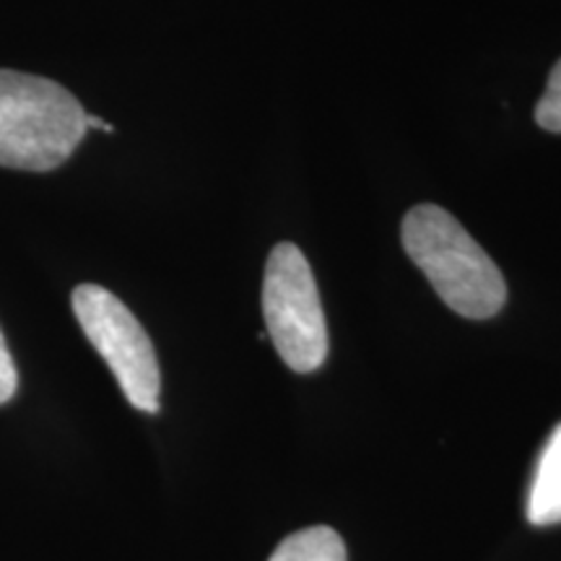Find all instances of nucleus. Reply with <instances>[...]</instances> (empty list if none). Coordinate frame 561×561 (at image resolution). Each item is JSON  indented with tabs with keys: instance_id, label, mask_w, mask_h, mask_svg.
I'll list each match as a JSON object with an SVG mask.
<instances>
[{
	"instance_id": "f257e3e1",
	"label": "nucleus",
	"mask_w": 561,
	"mask_h": 561,
	"mask_svg": "<svg viewBox=\"0 0 561 561\" xmlns=\"http://www.w3.org/2000/svg\"><path fill=\"white\" fill-rule=\"evenodd\" d=\"M403 248L437 297L468 320H489L507 301L502 271L450 210L421 203L403 219Z\"/></svg>"
},
{
	"instance_id": "f03ea898",
	"label": "nucleus",
	"mask_w": 561,
	"mask_h": 561,
	"mask_svg": "<svg viewBox=\"0 0 561 561\" xmlns=\"http://www.w3.org/2000/svg\"><path fill=\"white\" fill-rule=\"evenodd\" d=\"M87 136V112L60 83L0 70V167L50 172Z\"/></svg>"
},
{
	"instance_id": "7ed1b4c3",
	"label": "nucleus",
	"mask_w": 561,
	"mask_h": 561,
	"mask_svg": "<svg viewBox=\"0 0 561 561\" xmlns=\"http://www.w3.org/2000/svg\"><path fill=\"white\" fill-rule=\"evenodd\" d=\"M263 314L286 367L307 375L328 359V325L305 252L280 242L271 250L263 278Z\"/></svg>"
},
{
	"instance_id": "20e7f679",
	"label": "nucleus",
	"mask_w": 561,
	"mask_h": 561,
	"mask_svg": "<svg viewBox=\"0 0 561 561\" xmlns=\"http://www.w3.org/2000/svg\"><path fill=\"white\" fill-rule=\"evenodd\" d=\"M70 305L83 335L107 362L130 405L157 413L161 390L157 351L136 314L115 294L96 284L76 286Z\"/></svg>"
},
{
	"instance_id": "39448f33",
	"label": "nucleus",
	"mask_w": 561,
	"mask_h": 561,
	"mask_svg": "<svg viewBox=\"0 0 561 561\" xmlns=\"http://www.w3.org/2000/svg\"><path fill=\"white\" fill-rule=\"evenodd\" d=\"M528 520L533 525L561 523V424L546 439L528 489Z\"/></svg>"
},
{
	"instance_id": "423d86ee",
	"label": "nucleus",
	"mask_w": 561,
	"mask_h": 561,
	"mask_svg": "<svg viewBox=\"0 0 561 561\" xmlns=\"http://www.w3.org/2000/svg\"><path fill=\"white\" fill-rule=\"evenodd\" d=\"M268 561H348L346 543L333 528L318 525L284 538Z\"/></svg>"
},
{
	"instance_id": "0eeeda50",
	"label": "nucleus",
	"mask_w": 561,
	"mask_h": 561,
	"mask_svg": "<svg viewBox=\"0 0 561 561\" xmlns=\"http://www.w3.org/2000/svg\"><path fill=\"white\" fill-rule=\"evenodd\" d=\"M536 123L549 133H561V60L553 66L541 102L536 107Z\"/></svg>"
},
{
	"instance_id": "6e6552de",
	"label": "nucleus",
	"mask_w": 561,
	"mask_h": 561,
	"mask_svg": "<svg viewBox=\"0 0 561 561\" xmlns=\"http://www.w3.org/2000/svg\"><path fill=\"white\" fill-rule=\"evenodd\" d=\"M16 388H19L16 364H13L9 343H5L3 331H0V405L11 401L13 392H16Z\"/></svg>"
},
{
	"instance_id": "1a4fd4ad",
	"label": "nucleus",
	"mask_w": 561,
	"mask_h": 561,
	"mask_svg": "<svg viewBox=\"0 0 561 561\" xmlns=\"http://www.w3.org/2000/svg\"><path fill=\"white\" fill-rule=\"evenodd\" d=\"M89 128H96V130H104V133H112L115 128H112L110 123H104V121H100V117L96 115H87V130Z\"/></svg>"
}]
</instances>
